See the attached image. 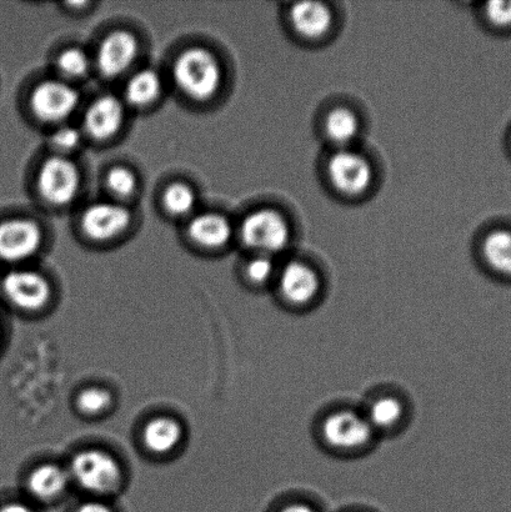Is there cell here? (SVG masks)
Here are the masks:
<instances>
[{"mask_svg":"<svg viewBox=\"0 0 511 512\" xmlns=\"http://www.w3.org/2000/svg\"><path fill=\"white\" fill-rule=\"evenodd\" d=\"M175 87L194 102H208L219 93L223 69L217 55L203 47H190L177 55L172 64Z\"/></svg>","mask_w":511,"mask_h":512,"instance_id":"6da1fadb","label":"cell"},{"mask_svg":"<svg viewBox=\"0 0 511 512\" xmlns=\"http://www.w3.org/2000/svg\"><path fill=\"white\" fill-rule=\"evenodd\" d=\"M290 235L287 219L273 209L254 210L245 215L239 227V237L245 247L270 256L287 249Z\"/></svg>","mask_w":511,"mask_h":512,"instance_id":"7a4b0ae2","label":"cell"},{"mask_svg":"<svg viewBox=\"0 0 511 512\" xmlns=\"http://www.w3.org/2000/svg\"><path fill=\"white\" fill-rule=\"evenodd\" d=\"M82 188V174L69 157L52 155L40 165L37 189L40 198L53 207H67L78 198Z\"/></svg>","mask_w":511,"mask_h":512,"instance_id":"3957f363","label":"cell"},{"mask_svg":"<svg viewBox=\"0 0 511 512\" xmlns=\"http://www.w3.org/2000/svg\"><path fill=\"white\" fill-rule=\"evenodd\" d=\"M29 104L40 122L60 125L77 112L80 94L67 80L47 79L35 85Z\"/></svg>","mask_w":511,"mask_h":512,"instance_id":"277c9868","label":"cell"},{"mask_svg":"<svg viewBox=\"0 0 511 512\" xmlns=\"http://www.w3.org/2000/svg\"><path fill=\"white\" fill-rule=\"evenodd\" d=\"M375 430L367 416L357 411L343 409L334 411L324 419L322 438L330 449L353 453L368 448L374 439Z\"/></svg>","mask_w":511,"mask_h":512,"instance_id":"5b68a950","label":"cell"},{"mask_svg":"<svg viewBox=\"0 0 511 512\" xmlns=\"http://www.w3.org/2000/svg\"><path fill=\"white\" fill-rule=\"evenodd\" d=\"M70 475L92 493H109L117 488L120 468L117 460L104 451L85 450L74 456Z\"/></svg>","mask_w":511,"mask_h":512,"instance_id":"8992f818","label":"cell"},{"mask_svg":"<svg viewBox=\"0 0 511 512\" xmlns=\"http://www.w3.org/2000/svg\"><path fill=\"white\" fill-rule=\"evenodd\" d=\"M133 214L119 202H97L88 205L80 217V228L94 242H109L120 237L132 225Z\"/></svg>","mask_w":511,"mask_h":512,"instance_id":"52a82bcc","label":"cell"},{"mask_svg":"<svg viewBox=\"0 0 511 512\" xmlns=\"http://www.w3.org/2000/svg\"><path fill=\"white\" fill-rule=\"evenodd\" d=\"M44 234L33 219L9 218L0 222V260L22 263L42 248Z\"/></svg>","mask_w":511,"mask_h":512,"instance_id":"ba28073f","label":"cell"},{"mask_svg":"<svg viewBox=\"0 0 511 512\" xmlns=\"http://www.w3.org/2000/svg\"><path fill=\"white\" fill-rule=\"evenodd\" d=\"M327 169L333 187L343 194H363L373 183V168L369 160L350 148L333 153Z\"/></svg>","mask_w":511,"mask_h":512,"instance_id":"9c48e42d","label":"cell"},{"mask_svg":"<svg viewBox=\"0 0 511 512\" xmlns=\"http://www.w3.org/2000/svg\"><path fill=\"white\" fill-rule=\"evenodd\" d=\"M138 54L137 37L128 30H114L100 42L95 65L103 78L117 79L133 67Z\"/></svg>","mask_w":511,"mask_h":512,"instance_id":"30bf717a","label":"cell"},{"mask_svg":"<svg viewBox=\"0 0 511 512\" xmlns=\"http://www.w3.org/2000/svg\"><path fill=\"white\" fill-rule=\"evenodd\" d=\"M125 113L123 99L113 94L100 95L85 109L83 133L97 142L112 139L122 129Z\"/></svg>","mask_w":511,"mask_h":512,"instance_id":"8fae6325","label":"cell"},{"mask_svg":"<svg viewBox=\"0 0 511 512\" xmlns=\"http://www.w3.org/2000/svg\"><path fill=\"white\" fill-rule=\"evenodd\" d=\"M2 288L10 303L23 310H38L48 303L50 286L38 271L17 269L2 280Z\"/></svg>","mask_w":511,"mask_h":512,"instance_id":"7c38bea8","label":"cell"},{"mask_svg":"<svg viewBox=\"0 0 511 512\" xmlns=\"http://www.w3.org/2000/svg\"><path fill=\"white\" fill-rule=\"evenodd\" d=\"M320 276L303 261H289L279 274V294L285 303L305 306L313 303L320 293Z\"/></svg>","mask_w":511,"mask_h":512,"instance_id":"4fadbf2b","label":"cell"},{"mask_svg":"<svg viewBox=\"0 0 511 512\" xmlns=\"http://www.w3.org/2000/svg\"><path fill=\"white\" fill-rule=\"evenodd\" d=\"M233 227L225 215L204 212L194 215L188 224V237L198 247L219 250L227 247L233 237Z\"/></svg>","mask_w":511,"mask_h":512,"instance_id":"5bb4252c","label":"cell"},{"mask_svg":"<svg viewBox=\"0 0 511 512\" xmlns=\"http://www.w3.org/2000/svg\"><path fill=\"white\" fill-rule=\"evenodd\" d=\"M290 22L295 32L303 38L320 39L332 28L333 14L323 3L300 2L290 9Z\"/></svg>","mask_w":511,"mask_h":512,"instance_id":"9a60e30c","label":"cell"},{"mask_svg":"<svg viewBox=\"0 0 511 512\" xmlns=\"http://www.w3.org/2000/svg\"><path fill=\"white\" fill-rule=\"evenodd\" d=\"M163 92V79L157 70L144 68L132 74L124 88V103L135 108L153 104Z\"/></svg>","mask_w":511,"mask_h":512,"instance_id":"2e32d148","label":"cell"},{"mask_svg":"<svg viewBox=\"0 0 511 512\" xmlns=\"http://www.w3.org/2000/svg\"><path fill=\"white\" fill-rule=\"evenodd\" d=\"M69 474L58 465L44 464L35 469L29 476V493L42 501L59 498L67 489Z\"/></svg>","mask_w":511,"mask_h":512,"instance_id":"e0dca14e","label":"cell"},{"mask_svg":"<svg viewBox=\"0 0 511 512\" xmlns=\"http://www.w3.org/2000/svg\"><path fill=\"white\" fill-rule=\"evenodd\" d=\"M324 132L339 149L349 148L358 138L360 122L357 114L348 108H335L324 120Z\"/></svg>","mask_w":511,"mask_h":512,"instance_id":"ac0fdd59","label":"cell"},{"mask_svg":"<svg viewBox=\"0 0 511 512\" xmlns=\"http://www.w3.org/2000/svg\"><path fill=\"white\" fill-rule=\"evenodd\" d=\"M182 428L174 419L157 418L149 421L144 428L145 445L154 453H169L182 439Z\"/></svg>","mask_w":511,"mask_h":512,"instance_id":"d6986e66","label":"cell"},{"mask_svg":"<svg viewBox=\"0 0 511 512\" xmlns=\"http://www.w3.org/2000/svg\"><path fill=\"white\" fill-rule=\"evenodd\" d=\"M405 408L403 401L397 396L383 395L370 403L367 413V419L372 428L377 431L392 430L395 426L402 423Z\"/></svg>","mask_w":511,"mask_h":512,"instance_id":"ffe728a7","label":"cell"},{"mask_svg":"<svg viewBox=\"0 0 511 512\" xmlns=\"http://www.w3.org/2000/svg\"><path fill=\"white\" fill-rule=\"evenodd\" d=\"M483 256L497 273L511 278V232L495 230L483 243Z\"/></svg>","mask_w":511,"mask_h":512,"instance_id":"44dd1931","label":"cell"},{"mask_svg":"<svg viewBox=\"0 0 511 512\" xmlns=\"http://www.w3.org/2000/svg\"><path fill=\"white\" fill-rule=\"evenodd\" d=\"M197 203L195 190L182 182L169 184L162 194L163 208L174 218L188 217L197 208Z\"/></svg>","mask_w":511,"mask_h":512,"instance_id":"7402d4cb","label":"cell"},{"mask_svg":"<svg viewBox=\"0 0 511 512\" xmlns=\"http://www.w3.org/2000/svg\"><path fill=\"white\" fill-rule=\"evenodd\" d=\"M55 67L64 80H80L87 77L92 68V59L80 47H69L58 54Z\"/></svg>","mask_w":511,"mask_h":512,"instance_id":"603a6c76","label":"cell"},{"mask_svg":"<svg viewBox=\"0 0 511 512\" xmlns=\"http://www.w3.org/2000/svg\"><path fill=\"white\" fill-rule=\"evenodd\" d=\"M105 184L110 194L117 200H127L134 197L139 187L137 174L127 167H114L107 173Z\"/></svg>","mask_w":511,"mask_h":512,"instance_id":"cb8c5ba5","label":"cell"},{"mask_svg":"<svg viewBox=\"0 0 511 512\" xmlns=\"http://www.w3.org/2000/svg\"><path fill=\"white\" fill-rule=\"evenodd\" d=\"M82 139V130L73 127V125L64 123L58 125V127L49 134L47 142L50 149L53 150L54 155L69 157V154H72L80 147Z\"/></svg>","mask_w":511,"mask_h":512,"instance_id":"d4e9b609","label":"cell"},{"mask_svg":"<svg viewBox=\"0 0 511 512\" xmlns=\"http://www.w3.org/2000/svg\"><path fill=\"white\" fill-rule=\"evenodd\" d=\"M275 274V264L270 255L257 254L245 265V275L255 285L267 284Z\"/></svg>","mask_w":511,"mask_h":512,"instance_id":"484cf974","label":"cell"},{"mask_svg":"<svg viewBox=\"0 0 511 512\" xmlns=\"http://www.w3.org/2000/svg\"><path fill=\"white\" fill-rule=\"evenodd\" d=\"M112 403V396L105 389L90 388L79 394L77 404L85 414H99Z\"/></svg>","mask_w":511,"mask_h":512,"instance_id":"4316f807","label":"cell"},{"mask_svg":"<svg viewBox=\"0 0 511 512\" xmlns=\"http://www.w3.org/2000/svg\"><path fill=\"white\" fill-rule=\"evenodd\" d=\"M485 17L498 28L511 27V2H490L485 5Z\"/></svg>","mask_w":511,"mask_h":512,"instance_id":"83f0119b","label":"cell"},{"mask_svg":"<svg viewBox=\"0 0 511 512\" xmlns=\"http://www.w3.org/2000/svg\"><path fill=\"white\" fill-rule=\"evenodd\" d=\"M77 512H113L108 508L107 505H104L102 503H95V501H92V503H85L77 510Z\"/></svg>","mask_w":511,"mask_h":512,"instance_id":"f1b7e54d","label":"cell"},{"mask_svg":"<svg viewBox=\"0 0 511 512\" xmlns=\"http://www.w3.org/2000/svg\"><path fill=\"white\" fill-rule=\"evenodd\" d=\"M279 512H318V511L315 510L314 508H312V506H309L307 504L295 503V504H290V505L284 506V508L282 510H280Z\"/></svg>","mask_w":511,"mask_h":512,"instance_id":"f546056e","label":"cell"},{"mask_svg":"<svg viewBox=\"0 0 511 512\" xmlns=\"http://www.w3.org/2000/svg\"><path fill=\"white\" fill-rule=\"evenodd\" d=\"M0 512H33L28 508V506H25L23 504H8L3 506L2 509H0Z\"/></svg>","mask_w":511,"mask_h":512,"instance_id":"4dcf8cb0","label":"cell"}]
</instances>
